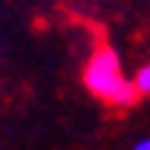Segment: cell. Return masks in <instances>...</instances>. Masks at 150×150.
Here are the masks:
<instances>
[{"mask_svg":"<svg viewBox=\"0 0 150 150\" xmlns=\"http://www.w3.org/2000/svg\"><path fill=\"white\" fill-rule=\"evenodd\" d=\"M84 84L94 97L104 99L107 104L115 107H132L137 102V87L135 81H127L122 76V64L115 48L102 46L89 56L84 66Z\"/></svg>","mask_w":150,"mask_h":150,"instance_id":"6da1fadb","label":"cell"},{"mask_svg":"<svg viewBox=\"0 0 150 150\" xmlns=\"http://www.w3.org/2000/svg\"><path fill=\"white\" fill-rule=\"evenodd\" d=\"M132 150H150V137H145V140H140V142H135Z\"/></svg>","mask_w":150,"mask_h":150,"instance_id":"3957f363","label":"cell"},{"mask_svg":"<svg viewBox=\"0 0 150 150\" xmlns=\"http://www.w3.org/2000/svg\"><path fill=\"white\" fill-rule=\"evenodd\" d=\"M132 81H135V87H137L140 94H145V97L150 94V64H145V66L137 69V74H135Z\"/></svg>","mask_w":150,"mask_h":150,"instance_id":"7a4b0ae2","label":"cell"}]
</instances>
